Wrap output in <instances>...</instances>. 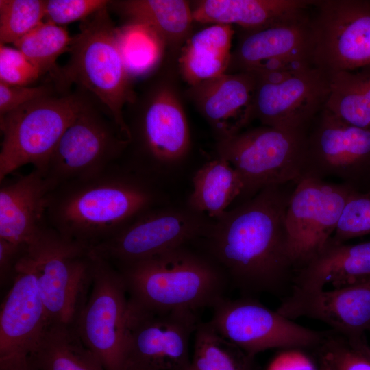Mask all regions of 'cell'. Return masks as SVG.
Masks as SVG:
<instances>
[{
	"instance_id": "cell-1",
	"label": "cell",
	"mask_w": 370,
	"mask_h": 370,
	"mask_svg": "<svg viewBox=\"0 0 370 370\" xmlns=\"http://www.w3.org/2000/svg\"><path fill=\"white\" fill-rule=\"evenodd\" d=\"M290 184L268 186L243 201L215 220L204 237L210 258L243 296L278 295L293 286L286 225L295 187Z\"/></svg>"
},
{
	"instance_id": "cell-2",
	"label": "cell",
	"mask_w": 370,
	"mask_h": 370,
	"mask_svg": "<svg viewBox=\"0 0 370 370\" xmlns=\"http://www.w3.org/2000/svg\"><path fill=\"white\" fill-rule=\"evenodd\" d=\"M160 201L157 184L118 161L53 188L46 223L64 238L92 249Z\"/></svg>"
},
{
	"instance_id": "cell-3",
	"label": "cell",
	"mask_w": 370,
	"mask_h": 370,
	"mask_svg": "<svg viewBox=\"0 0 370 370\" xmlns=\"http://www.w3.org/2000/svg\"><path fill=\"white\" fill-rule=\"evenodd\" d=\"M132 303L154 311H191L213 308L229 282L210 258L178 247L115 267Z\"/></svg>"
},
{
	"instance_id": "cell-4",
	"label": "cell",
	"mask_w": 370,
	"mask_h": 370,
	"mask_svg": "<svg viewBox=\"0 0 370 370\" xmlns=\"http://www.w3.org/2000/svg\"><path fill=\"white\" fill-rule=\"evenodd\" d=\"M108 8L81 23L79 32L72 39L70 59L61 68L62 82L86 90L107 107L130 142L124 109L136 95L121 53L118 28Z\"/></svg>"
},
{
	"instance_id": "cell-5",
	"label": "cell",
	"mask_w": 370,
	"mask_h": 370,
	"mask_svg": "<svg viewBox=\"0 0 370 370\" xmlns=\"http://www.w3.org/2000/svg\"><path fill=\"white\" fill-rule=\"evenodd\" d=\"M94 96L76 86L0 116V182L21 166L42 173L65 130Z\"/></svg>"
},
{
	"instance_id": "cell-6",
	"label": "cell",
	"mask_w": 370,
	"mask_h": 370,
	"mask_svg": "<svg viewBox=\"0 0 370 370\" xmlns=\"http://www.w3.org/2000/svg\"><path fill=\"white\" fill-rule=\"evenodd\" d=\"M26 256L49 323L74 325L92 285V249L64 238L46 225L27 244Z\"/></svg>"
},
{
	"instance_id": "cell-7",
	"label": "cell",
	"mask_w": 370,
	"mask_h": 370,
	"mask_svg": "<svg viewBox=\"0 0 370 370\" xmlns=\"http://www.w3.org/2000/svg\"><path fill=\"white\" fill-rule=\"evenodd\" d=\"M307 132L262 125L218 140L217 157L234 168L248 199L270 186L297 183L306 173Z\"/></svg>"
},
{
	"instance_id": "cell-8",
	"label": "cell",
	"mask_w": 370,
	"mask_h": 370,
	"mask_svg": "<svg viewBox=\"0 0 370 370\" xmlns=\"http://www.w3.org/2000/svg\"><path fill=\"white\" fill-rule=\"evenodd\" d=\"M127 126L128 146L119 161L158 185L187 155L190 135L177 95L162 87L149 92Z\"/></svg>"
},
{
	"instance_id": "cell-9",
	"label": "cell",
	"mask_w": 370,
	"mask_h": 370,
	"mask_svg": "<svg viewBox=\"0 0 370 370\" xmlns=\"http://www.w3.org/2000/svg\"><path fill=\"white\" fill-rule=\"evenodd\" d=\"M129 140L95 97L64 132L42 174L51 188L94 175L121 158Z\"/></svg>"
},
{
	"instance_id": "cell-10",
	"label": "cell",
	"mask_w": 370,
	"mask_h": 370,
	"mask_svg": "<svg viewBox=\"0 0 370 370\" xmlns=\"http://www.w3.org/2000/svg\"><path fill=\"white\" fill-rule=\"evenodd\" d=\"M200 321L191 311H154L128 299L126 370H188Z\"/></svg>"
},
{
	"instance_id": "cell-11",
	"label": "cell",
	"mask_w": 370,
	"mask_h": 370,
	"mask_svg": "<svg viewBox=\"0 0 370 370\" xmlns=\"http://www.w3.org/2000/svg\"><path fill=\"white\" fill-rule=\"evenodd\" d=\"M208 321L225 340L250 356L271 349H312L325 331L312 330L274 311L254 297L223 298Z\"/></svg>"
},
{
	"instance_id": "cell-12",
	"label": "cell",
	"mask_w": 370,
	"mask_h": 370,
	"mask_svg": "<svg viewBox=\"0 0 370 370\" xmlns=\"http://www.w3.org/2000/svg\"><path fill=\"white\" fill-rule=\"evenodd\" d=\"M356 191L343 183L310 174L296 183L286 213L288 248L295 272L326 246L345 204Z\"/></svg>"
},
{
	"instance_id": "cell-13",
	"label": "cell",
	"mask_w": 370,
	"mask_h": 370,
	"mask_svg": "<svg viewBox=\"0 0 370 370\" xmlns=\"http://www.w3.org/2000/svg\"><path fill=\"white\" fill-rule=\"evenodd\" d=\"M188 206L160 205L139 214L92 252L114 267L141 260L205 237L212 223Z\"/></svg>"
},
{
	"instance_id": "cell-14",
	"label": "cell",
	"mask_w": 370,
	"mask_h": 370,
	"mask_svg": "<svg viewBox=\"0 0 370 370\" xmlns=\"http://www.w3.org/2000/svg\"><path fill=\"white\" fill-rule=\"evenodd\" d=\"M92 254L91 291L74 326L82 341L106 370H126L128 295L119 271Z\"/></svg>"
},
{
	"instance_id": "cell-15",
	"label": "cell",
	"mask_w": 370,
	"mask_h": 370,
	"mask_svg": "<svg viewBox=\"0 0 370 370\" xmlns=\"http://www.w3.org/2000/svg\"><path fill=\"white\" fill-rule=\"evenodd\" d=\"M314 66L329 75L370 66V1L316 0Z\"/></svg>"
},
{
	"instance_id": "cell-16",
	"label": "cell",
	"mask_w": 370,
	"mask_h": 370,
	"mask_svg": "<svg viewBox=\"0 0 370 370\" xmlns=\"http://www.w3.org/2000/svg\"><path fill=\"white\" fill-rule=\"evenodd\" d=\"M334 177L358 192L370 189V129L323 109L307 132L306 173Z\"/></svg>"
},
{
	"instance_id": "cell-17",
	"label": "cell",
	"mask_w": 370,
	"mask_h": 370,
	"mask_svg": "<svg viewBox=\"0 0 370 370\" xmlns=\"http://www.w3.org/2000/svg\"><path fill=\"white\" fill-rule=\"evenodd\" d=\"M230 65L236 73L254 75L315 67L311 14L245 31L232 53Z\"/></svg>"
},
{
	"instance_id": "cell-18",
	"label": "cell",
	"mask_w": 370,
	"mask_h": 370,
	"mask_svg": "<svg viewBox=\"0 0 370 370\" xmlns=\"http://www.w3.org/2000/svg\"><path fill=\"white\" fill-rule=\"evenodd\" d=\"M330 75L312 67L277 82L256 79L251 120L262 125L308 131L324 109Z\"/></svg>"
},
{
	"instance_id": "cell-19",
	"label": "cell",
	"mask_w": 370,
	"mask_h": 370,
	"mask_svg": "<svg viewBox=\"0 0 370 370\" xmlns=\"http://www.w3.org/2000/svg\"><path fill=\"white\" fill-rule=\"evenodd\" d=\"M277 311L294 319L306 317L328 325L354 340H364L370 332V277L334 289L292 287Z\"/></svg>"
},
{
	"instance_id": "cell-20",
	"label": "cell",
	"mask_w": 370,
	"mask_h": 370,
	"mask_svg": "<svg viewBox=\"0 0 370 370\" xmlns=\"http://www.w3.org/2000/svg\"><path fill=\"white\" fill-rule=\"evenodd\" d=\"M26 254L16 266L15 278L1 306L0 358L29 356L49 325Z\"/></svg>"
},
{
	"instance_id": "cell-21",
	"label": "cell",
	"mask_w": 370,
	"mask_h": 370,
	"mask_svg": "<svg viewBox=\"0 0 370 370\" xmlns=\"http://www.w3.org/2000/svg\"><path fill=\"white\" fill-rule=\"evenodd\" d=\"M256 86L254 75L237 72L192 87L195 102L218 140L240 132L252 121Z\"/></svg>"
},
{
	"instance_id": "cell-22",
	"label": "cell",
	"mask_w": 370,
	"mask_h": 370,
	"mask_svg": "<svg viewBox=\"0 0 370 370\" xmlns=\"http://www.w3.org/2000/svg\"><path fill=\"white\" fill-rule=\"evenodd\" d=\"M49 182L38 170L1 182L0 238L29 244L47 225Z\"/></svg>"
},
{
	"instance_id": "cell-23",
	"label": "cell",
	"mask_w": 370,
	"mask_h": 370,
	"mask_svg": "<svg viewBox=\"0 0 370 370\" xmlns=\"http://www.w3.org/2000/svg\"><path fill=\"white\" fill-rule=\"evenodd\" d=\"M313 0H204L193 10V21L237 25L245 31L264 28L310 12Z\"/></svg>"
},
{
	"instance_id": "cell-24",
	"label": "cell",
	"mask_w": 370,
	"mask_h": 370,
	"mask_svg": "<svg viewBox=\"0 0 370 370\" xmlns=\"http://www.w3.org/2000/svg\"><path fill=\"white\" fill-rule=\"evenodd\" d=\"M370 277V241L347 245L332 238L305 266L295 272L293 286L323 289L352 284ZM292 286V287H293Z\"/></svg>"
},
{
	"instance_id": "cell-25",
	"label": "cell",
	"mask_w": 370,
	"mask_h": 370,
	"mask_svg": "<svg viewBox=\"0 0 370 370\" xmlns=\"http://www.w3.org/2000/svg\"><path fill=\"white\" fill-rule=\"evenodd\" d=\"M232 25L213 24L189 37L179 64L184 80L192 87L226 73L230 65Z\"/></svg>"
},
{
	"instance_id": "cell-26",
	"label": "cell",
	"mask_w": 370,
	"mask_h": 370,
	"mask_svg": "<svg viewBox=\"0 0 370 370\" xmlns=\"http://www.w3.org/2000/svg\"><path fill=\"white\" fill-rule=\"evenodd\" d=\"M109 7L130 20L156 32L165 44L177 46L187 40L193 21V10L183 0L111 1Z\"/></svg>"
},
{
	"instance_id": "cell-27",
	"label": "cell",
	"mask_w": 370,
	"mask_h": 370,
	"mask_svg": "<svg viewBox=\"0 0 370 370\" xmlns=\"http://www.w3.org/2000/svg\"><path fill=\"white\" fill-rule=\"evenodd\" d=\"M29 357L38 370H106L74 325L49 324Z\"/></svg>"
},
{
	"instance_id": "cell-28",
	"label": "cell",
	"mask_w": 370,
	"mask_h": 370,
	"mask_svg": "<svg viewBox=\"0 0 370 370\" xmlns=\"http://www.w3.org/2000/svg\"><path fill=\"white\" fill-rule=\"evenodd\" d=\"M243 184L239 175L226 160L217 157L205 163L193 177V190L188 200L194 211L215 220L239 199Z\"/></svg>"
},
{
	"instance_id": "cell-29",
	"label": "cell",
	"mask_w": 370,
	"mask_h": 370,
	"mask_svg": "<svg viewBox=\"0 0 370 370\" xmlns=\"http://www.w3.org/2000/svg\"><path fill=\"white\" fill-rule=\"evenodd\" d=\"M330 77L324 109L349 125L370 129V66Z\"/></svg>"
},
{
	"instance_id": "cell-30",
	"label": "cell",
	"mask_w": 370,
	"mask_h": 370,
	"mask_svg": "<svg viewBox=\"0 0 370 370\" xmlns=\"http://www.w3.org/2000/svg\"><path fill=\"white\" fill-rule=\"evenodd\" d=\"M188 370H256L254 357L222 337L208 322H199L193 336Z\"/></svg>"
},
{
	"instance_id": "cell-31",
	"label": "cell",
	"mask_w": 370,
	"mask_h": 370,
	"mask_svg": "<svg viewBox=\"0 0 370 370\" xmlns=\"http://www.w3.org/2000/svg\"><path fill=\"white\" fill-rule=\"evenodd\" d=\"M72 39L63 26L43 21L13 45L44 75L49 74L50 79L58 83L61 80L62 71L56 60L69 51Z\"/></svg>"
},
{
	"instance_id": "cell-32",
	"label": "cell",
	"mask_w": 370,
	"mask_h": 370,
	"mask_svg": "<svg viewBox=\"0 0 370 370\" xmlns=\"http://www.w3.org/2000/svg\"><path fill=\"white\" fill-rule=\"evenodd\" d=\"M118 34L130 76L147 73L155 67L166 45L156 32L144 25L130 23L118 29Z\"/></svg>"
},
{
	"instance_id": "cell-33",
	"label": "cell",
	"mask_w": 370,
	"mask_h": 370,
	"mask_svg": "<svg viewBox=\"0 0 370 370\" xmlns=\"http://www.w3.org/2000/svg\"><path fill=\"white\" fill-rule=\"evenodd\" d=\"M314 349L324 370H370V346L367 339H351L329 330Z\"/></svg>"
},
{
	"instance_id": "cell-34",
	"label": "cell",
	"mask_w": 370,
	"mask_h": 370,
	"mask_svg": "<svg viewBox=\"0 0 370 370\" xmlns=\"http://www.w3.org/2000/svg\"><path fill=\"white\" fill-rule=\"evenodd\" d=\"M45 17V0H0V45L14 44Z\"/></svg>"
},
{
	"instance_id": "cell-35",
	"label": "cell",
	"mask_w": 370,
	"mask_h": 370,
	"mask_svg": "<svg viewBox=\"0 0 370 370\" xmlns=\"http://www.w3.org/2000/svg\"><path fill=\"white\" fill-rule=\"evenodd\" d=\"M370 234V189L356 191L347 201L332 238L345 243L354 238Z\"/></svg>"
},
{
	"instance_id": "cell-36",
	"label": "cell",
	"mask_w": 370,
	"mask_h": 370,
	"mask_svg": "<svg viewBox=\"0 0 370 370\" xmlns=\"http://www.w3.org/2000/svg\"><path fill=\"white\" fill-rule=\"evenodd\" d=\"M43 75L18 49L0 45V82L11 86H30Z\"/></svg>"
},
{
	"instance_id": "cell-37",
	"label": "cell",
	"mask_w": 370,
	"mask_h": 370,
	"mask_svg": "<svg viewBox=\"0 0 370 370\" xmlns=\"http://www.w3.org/2000/svg\"><path fill=\"white\" fill-rule=\"evenodd\" d=\"M108 0H45L46 21L63 26L84 21L99 10L108 7Z\"/></svg>"
},
{
	"instance_id": "cell-38",
	"label": "cell",
	"mask_w": 370,
	"mask_h": 370,
	"mask_svg": "<svg viewBox=\"0 0 370 370\" xmlns=\"http://www.w3.org/2000/svg\"><path fill=\"white\" fill-rule=\"evenodd\" d=\"M61 89L50 79L38 86H11L0 82V116Z\"/></svg>"
},
{
	"instance_id": "cell-39",
	"label": "cell",
	"mask_w": 370,
	"mask_h": 370,
	"mask_svg": "<svg viewBox=\"0 0 370 370\" xmlns=\"http://www.w3.org/2000/svg\"><path fill=\"white\" fill-rule=\"evenodd\" d=\"M27 245L16 243L0 238V282L1 287L12 284L16 266L26 254Z\"/></svg>"
},
{
	"instance_id": "cell-40",
	"label": "cell",
	"mask_w": 370,
	"mask_h": 370,
	"mask_svg": "<svg viewBox=\"0 0 370 370\" xmlns=\"http://www.w3.org/2000/svg\"><path fill=\"white\" fill-rule=\"evenodd\" d=\"M269 365L267 370H319L300 349H284Z\"/></svg>"
},
{
	"instance_id": "cell-41",
	"label": "cell",
	"mask_w": 370,
	"mask_h": 370,
	"mask_svg": "<svg viewBox=\"0 0 370 370\" xmlns=\"http://www.w3.org/2000/svg\"><path fill=\"white\" fill-rule=\"evenodd\" d=\"M0 370H38L29 356L0 358Z\"/></svg>"
},
{
	"instance_id": "cell-42",
	"label": "cell",
	"mask_w": 370,
	"mask_h": 370,
	"mask_svg": "<svg viewBox=\"0 0 370 370\" xmlns=\"http://www.w3.org/2000/svg\"><path fill=\"white\" fill-rule=\"evenodd\" d=\"M319 370H324V369H323L322 367H320L319 368Z\"/></svg>"
}]
</instances>
